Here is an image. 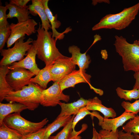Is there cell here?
<instances>
[{
  "label": "cell",
  "mask_w": 139,
  "mask_h": 139,
  "mask_svg": "<svg viewBox=\"0 0 139 139\" xmlns=\"http://www.w3.org/2000/svg\"><path fill=\"white\" fill-rule=\"evenodd\" d=\"M39 24L37 30V38L32 44L37 51L38 58L44 62L45 66H49L58 59L64 56L56 47L57 40L52 37V33L45 30Z\"/></svg>",
  "instance_id": "6da1fadb"
},
{
  "label": "cell",
  "mask_w": 139,
  "mask_h": 139,
  "mask_svg": "<svg viewBox=\"0 0 139 139\" xmlns=\"http://www.w3.org/2000/svg\"><path fill=\"white\" fill-rule=\"evenodd\" d=\"M139 11V2L131 7L124 8L115 14H109L103 17L92 28L93 31L102 29L123 30L127 27L135 19Z\"/></svg>",
  "instance_id": "7a4b0ae2"
},
{
  "label": "cell",
  "mask_w": 139,
  "mask_h": 139,
  "mask_svg": "<svg viewBox=\"0 0 139 139\" xmlns=\"http://www.w3.org/2000/svg\"><path fill=\"white\" fill-rule=\"evenodd\" d=\"M44 90L38 84L31 83L22 89L8 93L5 98L7 101L21 103L31 111L40 104L42 93Z\"/></svg>",
  "instance_id": "3957f363"
},
{
  "label": "cell",
  "mask_w": 139,
  "mask_h": 139,
  "mask_svg": "<svg viewBox=\"0 0 139 139\" xmlns=\"http://www.w3.org/2000/svg\"><path fill=\"white\" fill-rule=\"evenodd\" d=\"M115 37L114 45L116 52L122 58L124 71H139V45L129 43L122 36Z\"/></svg>",
  "instance_id": "277c9868"
},
{
  "label": "cell",
  "mask_w": 139,
  "mask_h": 139,
  "mask_svg": "<svg viewBox=\"0 0 139 139\" xmlns=\"http://www.w3.org/2000/svg\"><path fill=\"white\" fill-rule=\"evenodd\" d=\"M48 121L47 119L46 118L39 122H32L23 118L20 113L18 112L8 115L3 121L8 127L23 136L39 131L42 128Z\"/></svg>",
  "instance_id": "5b68a950"
},
{
  "label": "cell",
  "mask_w": 139,
  "mask_h": 139,
  "mask_svg": "<svg viewBox=\"0 0 139 139\" xmlns=\"http://www.w3.org/2000/svg\"><path fill=\"white\" fill-rule=\"evenodd\" d=\"M25 37H22L14 43V46L7 49H3L0 51L3 57L0 62V65L10 66L13 63L20 61L24 58L32 46L30 44L33 40L29 38L25 42Z\"/></svg>",
  "instance_id": "8992f818"
},
{
  "label": "cell",
  "mask_w": 139,
  "mask_h": 139,
  "mask_svg": "<svg viewBox=\"0 0 139 139\" xmlns=\"http://www.w3.org/2000/svg\"><path fill=\"white\" fill-rule=\"evenodd\" d=\"M37 24L34 19H31L16 24L11 23L10 24L11 33L6 42L7 48L10 47L20 38L25 37V34L29 36L35 33V26Z\"/></svg>",
  "instance_id": "52a82bcc"
},
{
  "label": "cell",
  "mask_w": 139,
  "mask_h": 139,
  "mask_svg": "<svg viewBox=\"0 0 139 139\" xmlns=\"http://www.w3.org/2000/svg\"><path fill=\"white\" fill-rule=\"evenodd\" d=\"M35 75L29 70L22 68L10 70L7 74V81L14 91L20 90L30 83V80Z\"/></svg>",
  "instance_id": "ba28073f"
},
{
  "label": "cell",
  "mask_w": 139,
  "mask_h": 139,
  "mask_svg": "<svg viewBox=\"0 0 139 139\" xmlns=\"http://www.w3.org/2000/svg\"><path fill=\"white\" fill-rule=\"evenodd\" d=\"M76 66L71 57L64 56L58 58L50 67L52 81L59 82L75 70Z\"/></svg>",
  "instance_id": "9c48e42d"
},
{
  "label": "cell",
  "mask_w": 139,
  "mask_h": 139,
  "mask_svg": "<svg viewBox=\"0 0 139 139\" xmlns=\"http://www.w3.org/2000/svg\"><path fill=\"white\" fill-rule=\"evenodd\" d=\"M70 96L64 94L61 90L58 82L54 83L48 88L44 90L42 93L40 105L44 107H55L60 101L68 102Z\"/></svg>",
  "instance_id": "30bf717a"
},
{
  "label": "cell",
  "mask_w": 139,
  "mask_h": 139,
  "mask_svg": "<svg viewBox=\"0 0 139 139\" xmlns=\"http://www.w3.org/2000/svg\"><path fill=\"white\" fill-rule=\"evenodd\" d=\"M90 75L86 73L85 70H75L65 76L59 82L61 90L70 87H74L75 85L80 83H84L90 84Z\"/></svg>",
  "instance_id": "8fae6325"
},
{
  "label": "cell",
  "mask_w": 139,
  "mask_h": 139,
  "mask_svg": "<svg viewBox=\"0 0 139 139\" xmlns=\"http://www.w3.org/2000/svg\"><path fill=\"white\" fill-rule=\"evenodd\" d=\"M37 51L33 46L28 52L26 57L21 60L14 62L9 66L10 70L16 68H22L32 72L35 75L38 73L40 69L38 67L36 62Z\"/></svg>",
  "instance_id": "7c38bea8"
},
{
  "label": "cell",
  "mask_w": 139,
  "mask_h": 139,
  "mask_svg": "<svg viewBox=\"0 0 139 139\" xmlns=\"http://www.w3.org/2000/svg\"><path fill=\"white\" fill-rule=\"evenodd\" d=\"M132 113L124 111L120 116L112 119L103 118L100 124L102 129L109 131H116L118 128L122 126L126 121L132 119L136 116Z\"/></svg>",
  "instance_id": "4fadbf2b"
},
{
  "label": "cell",
  "mask_w": 139,
  "mask_h": 139,
  "mask_svg": "<svg viewBox=\"0 0 139 139\" xmlns=\"http://www.w3.org/2000/svg\"><path fill=\"white\" fill-rule=\"evenodd\" d=\"M44 6L45 11L48 19L49 20L51 26L52 30V37L57 40V39L60 40L63 39L64 34L71 30L70 28H67L64 32L60 33L58 32L56 30V29L58 28L61 25V23L60 22L57 20V14L54 16L49 8L48 4L49 0H41Z\"/></svg>",
  "instance_id": "5bb4252c"
},
{
  "label": "cell",
  "mask_w": 139,
  "mask_h": 139,
  "mask_svg": "<svg viewBox=\"0 0 139 139\" xmlns=\"http://www.w3.org/2000/svg\"><path fill=\"white\" fill-rule=\"evenodd\" d=\"M68 50L72 55L71 58L72 61L78 66L79 70H85L88 68L91 60L90 56L86 54V52L82 53L80 48L74 45L70 46Z\"/></svg>",
  "instance_id": "9a60e30c"
},
{
  "label": "cell",
  "mask_w": 139,
  "mask_h": 139,
  "mask_svg": "<svg viewBox=\"0 0 139 139\" xmlns=\"http://www.w3.org/2000/svg\"><path fill=\"white\" fill-rule=\"evenodd\" d=\"M88 101V100L81 98L76 101L71 103L60 102L58 105L60 107L61 111L57 118L76 115L82 108L87 105Z\"/></svg>",
  "instance_id": "2e32d148"
},
{
  "label": "cell",
  "mask_w": 139,
  "mask_h": 139,
  "mask_svg": "<svg viewBox=\"0 0 139 139\" xmlns=\"http://www.w3.org/2000/svg\"><path fill=\"white\" fill-rule=\"evenodd\" d=\"M32 4L28 6L30 13L33 16L38 15L41 21V27L46 31L51 29V26L45 12L41 0H32Z\"/></svg>",
  "instance_id": "e0dca14e"
},
{
  "label": "cell",
  "mask_w": 139,
  "mask_h": 139,
  "mask_svg": "<svg viewBox=\"0 0 139 139\" xmlns=\"http://www.w3.org/2000/svg\"><path fill=\"white\" fill-rule=\"evenodd\" d=\"M86 108L89 111H97L100 112L103 115V118L105 119L110 117L114 118L116 116V113L113 108L104 106L102 104L101 101L97 97L88 99Z\"/></svg>",
  "instance_id": "ac0fdd59"
},
{
  "label": "cell",
  "mask_w": 139,
  "mask_h": 139,
  "mask_svg": "<svg viewBox=\"0 0 139 139\" xmlns=\"http://www.w3.org/2000/svg\"><path fill=\"white\" fill-rule=\"evenodd\" d=\"M5 5L9 10L7 14V18H16L18 22H19L27 21L31 18L29 15L30 13L28 9V6L25 7H21L7 2L5 3Z\"/></svg>",
  "instance_id": "d6986e66"
},
{
  "label": "cell",
  "mask_w": 139,
  "mask_h": 139,
  "mask_svg": "<svg viewBox=\"0 0 139 139\" xmlns=\"http://www.w3.org/2000/svg\"><path fill=\"white\" fill-rule=\"evenodd\" d=\"M28 109L25 105L20 103L10 102L4 103H0V125L3 123L5 118L8 115L14 113H20Z\"/></svg>",
  "instance_id": "ffe728a7"
},
{
  "label": "cell",
  "mask_w": 139,
  "mask_h": 139,
  "mask_svg": "<svg viewBox=\"0 0 139 139\" xmlns=\"http://www.w3.org/2000/svg\"><path fill=\"white\" fill-rule=\"evenodd\" d=\"M71 116L56 118L52 123L45 127L43 139H48L51 135L60 128L64 127L72 118Z\"/></svg>",
  "instance_id": "44dd1931"
},
{
  "label": "cell",
  "mask_w": 139,
  "mask_h": 139,
  "mask_svg": "<svg viewBox=\"0 0 139 139\" xmlns=\"http://www.w3.org/2000/svg\"><path fill=\"white\" fill-rule=\"evenodd\" d=\"M49 66H45L40 70L38 74L30 80V83L38 84L43 90L46 89L47 84L52 81Z\"/></svg>",
  "instance_id": "7402d4cb"
},
{
  "label": "cell",
  "mask_w": 139,
  "mask_h": 139,
  "mask_svg": "<svg viewBox=\"0 0 139 139\" xmlns=\"http://www.w3.org/2000/svg\"><path fill=\"white\" fill-rule=\"evenodd\" d=\"M9 66L0 67V101L1 102L9 92L14 91L7 82L6 75L10 71Z\"/></svg>",
  "instance_id": "603a6c76"
},
{
  "label": "cell",
  "mask_w": 139,
  "mask_h": 139,
  "mask_svg": "<svg viewBox=\"0 0 139 139\" xmlns=\"http://www.w3.org/2000/svg\"><path fill=\"white\" fill-rule=\"evenodd\" d=\"M88 115H90L92 118L94 116L97 117L99 120L98 124L101 123L103 120L104 118L100 115L97 112L93 111V112H91L86 108V106L84 107L80 110L73 119L72 125V132L73 133L76 132L75 129V127L77 123Z\"/></svg>",
  "instance_id": "cb8c5ba5"
},
{
  "label": "cell",
  "mask_w": 139,
  "mask_h": 139,
  "mask_svg": "<svg viewBox=\"0 0 139 139\" xmlns=\"http://www.w3.org/2000/svg\"><path fill=\"white\" fill-rule=\"evenodd\" d=\"M23 136L3 122L0 125V139H22Z\"/></svg>",
  "instance_id": "d4e9b609"
},
{
  "label": "cell",
  "mask_w": 139,
  "mask_h": 139,
  "mask_svg": "<svg viewBox=\"0 0 139 139\" xmlns=\"http://www.w3.org/2000/svg\"><path fill=\"white\" fill-rule=\"evenodd\" d=\"M116 91L118 96L121 99L131 101L133 99H139V90L138 89H133L131 90H127L118 87L116 89Z\"/></svg>",
  "instance_id": "484cf974"
},
{
  "label": "cell",
  "mask_w": 139,
  "mask_h": 139,
  "mask_svg": "<svg viewBox=\"0 0 139 139\" xmlns=\"http://www.w3.org/2000/svg\"><path fill=\"white\" fill-rule=\"evenodd\" d=\"M122 129L126 132L139 134V115H136L134 118L130 119L123 127Z\"/></svg>",
  "instance_id": "4316f807"
},
{
  "label": "cell",
  "mask_w": 139,
  "mask_h": 139,
  "mask_svg": "<svg viewBox=\"0 0 139 139\" xmlns=\"http://www.w3.org/2000/svg\"><path fill=\"white\" fill-rule=\"evenodd\" d=\"M75 115L72 116L70 121L64 127L63 129L57 135V139H69L72 131L73 120Z\"/></svg>",
  "instance_id": "83f0119b"
},
{
  "label": "cell",
  "mask_w": 139,
  "mask_h": 139,
  "mask_svg": "<svg viewBox=\"0 0 139 139\" xmlns=\"http://www.w3.org/2000/svg\"><path fill=\"white\" fill-rule=\"evenodd\" d=\"M121 106L125 109V111L136 115L139 112V99L132 103L123 101Z\"/></svg>",
  "instance_id": "f1b7e54d"
},
{
  "label": "cell",
  "mask_w": 139,
  "mask_h": 139,
  "mask_svg": "<svg viewBox=\"0 0 139 139\" xmlns=\"http://www.w3.org/2000/svg\"><path fill=\"white\" fill-rule=\"evenodd\" d=\"M11 31L9 26L0 28V50H1L6 43L11 35Z\"/></svg>",
  "instance_id": "f546056e"
},
{
  "label": "cell",
  "mask_w": 139,
  "mask_h": 139,
  "mask_svg": "<svg viewBox=\"0 0 139 139\" xmlns=\"http://www.w3.org/2000/svg\"><path fill=\"white\" fill-rule=\"evenodd\" d=\"M119 130L116 131H109L102 129L100 130L99 133L101 139H119Z\"/></svg>",
  "instance_id": "4dcf8cb0"
},
{
  "label": "cell",
  "mask_w": 139,
  "mask_h": 139,
  "mask_svg": "<svg viewBox=\"0 0 139 139\" xmlns=\"http://www.w3.org/2000/svg\"><path fill=\"white\" fill-rule=\"evenodd\" d=\"M8 9L6 6H0V28L6 27L9 26V24L7 20V14L6 11Z\"/></svg>",
  "instance_id": "1f68e13d"
},
{
  "label": "cell",
  "mask_w": 139,
  "mask_h": 139,
  "mask_svg": "<svg viewBox=\"0 0 139 139\" xmlns=\"http://www.w3.org/2000/svg\"><path fill=\"white\" fill-rule=\"evenodd\" d=\"M45 128L24 136L22 139H43Z\"/></svg>",
  "instance_id": "d6a6232c"
},
{
  "label": "cell",
  "mask_w": 139,
  "mask_h": 139,
  "mask_svg": "<svg viewBox=\"0 0 139 139\" xmlns=\"http://www.w3.org/2000/svg\"><path fill=\"white\" fill-rule=\"evenodd\" d=\"M119 139H135L133 134L129 132L125 133L123 130L119 131Z\"/></svg>",
  "instance_id": "836d02e7"
},
{
  "label": "cell",
  "mask_w": 139,
  "mask_h": 139,
  "mask_svg": "<svg viewBox=\"0 0 139 139\" xmlns=\"http://www.w3.org/2000/svg\"><path fill=\"white\" fill-rule=\"evenodd\" d=\"M30 1V0H11L10 1L9 3L20 7H25L28 6L27 4Z\"/></svg>",
  "instance_id": "e575fe53"
},
{
  "label": "cell",
  "mask_w": 139,
  "mask_h": 139,
  "mask_svg": "<svg viewBox=\"0 0 139 139\" xmlns=\"http://www.w3.org/2000/svg\"><path fill=\"white\" fill-rule=\"evenodd\" d=\"M133 76L135 81L133 89L139 90V71L135 72Z\"/></svg>",
  "instance_id": "d590c367"
},
{
  "label": "cell",
  "mask_w": 139,
  "mask_h": 139,
  "mask_svg": "<svg viewBox=\"0 0 139 139\" xmlns=\"http://www.w3.org/2000/svg\"><path fill=\"white\" fill-rule=\"evenodd\" d=\"M92 139H101L99 133H98L94 128H93L92 137Z\"/></svg>",
  "instance_id": "8d00e7d4"
},
{
  "label": "cell",
  "mask_w": 139,
  "mask_h": 139,
  "mask_svg": "<svg viewBox=\"0 0 139 139\" xmlns=\"http://www.w3.org/2000/svg\"><path fill=\"white\" fill-rule=\"evenodd\" d=\"M103 2L108 4L110 3V1L109 0H92V4L94 5H95L98 3H101Z\"/></svg>",
  "instance_id": "74e56055"
},
{
  "label": "cell",
  "mask_w": 139,
  "mask_h": 139,
  "mask_svg": "<svg viewBox=\"0 0 139 139\" xmlns=\"http://www.w3.org/2000/svg\"><path fill=\"white\" fill-rule=\"evenodd\" d=\"M135 139H139V135L138 134H134Z\"/></svg>",
  "instance_id": "f35d334b"
},
{
  "label": "cell",
  "mask_w": 139,
  "mask_h": 139,
  "mask_svg": "<svg viewBox=\"0 0 139 139\" xmlns=\"http://www.w3.org/2000/svg\"><path fill=\"white\" fill-rule=\"evenodd\" d=\"M48 139H57L56 135V136H50Z\"/></svg>",
  "instance_id": "ab89813d"
},
{
  "label": "cell",
  "mask_w": 139,
  "mask_h": 139,
  "mask_svg": "<svg viewBox=\"0 0 139 139\" xmlns=\"http://www.w3.org/2000/svg\"><path fill=\"white\" fill-rule=\"evenodd\" d=\"M134 43L139 45V39L134 41Z\"/></svg>",
  "instance_id": "60d3db41"
}]
</instances>
